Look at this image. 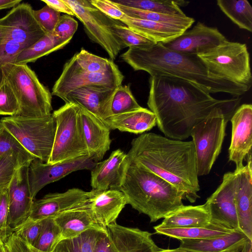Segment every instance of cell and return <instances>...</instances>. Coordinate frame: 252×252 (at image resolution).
Wrapping results in <instances>:
<instances>
[{"label": "cell", "mask_w": 252, "mask_h": 252, "mask_svg": "<svg viewBox=\"0 0 252 252\" xmlns=\"http://www.w3.org/2000/svg\"><path fill=\"white\" fill-rule=\"evenodd\" d=\"M240 97L218 99L195 85L168 76H150L147 105L165 137L187 139L194 127L217 109L234 112Z\"/></svg>", "instance_id": "cell-1"}, {"label": "cell", "mask_w": 252, "mask_h": 252, "mask_svg": "<svg viewBox=\"0 0 252 252\" xmlns=\"http://www.w3.org/2000/svg\"><path fill=\"white\" fill-rule=\"evenodd\" d=\"M131 163L166 181L194 203L200 190L196 155L192 140L171 139L154 133L134 138L127 154Z\"/></svg>", "instance_id": "cell-2"}, {"label": "cell", "mask_w": 252, "mask_h": 252, "mask_svg": "<svg viewBox=\"0 0 252 252\" xmlns=\"http://www.w3.org/2000/svg\"><path fill=\"white\" fill-rule=\"evenodd\" d=\"M121 58L134 70L147 72L150 76L178 78L209 94L224 93L240 97L250 90L211 73L197 56L170 50L159 43L146 49L128 48Z\"/></svg>", "instance_id": "cell-3"}, {"label": "cell", "mask_w": 252, "mask_h": 252, "mask_svg": "<svg viewBox=\"0 0 252 252\" xmlns=\"http://www.w3.org/2000/svg\"><path fill=\"white\" fill-rule=\"evenodd\" d=\"M127 204L147 216L151 222L165 218L184 205L182 192L158 176L132 163L117 189Z\"/></svg>", "instance_id": "cell-4"}, {"label": "cell", "mask_w": 252, "mask_h": 252, "mask_svg": "<svg viewBox=\"0 0 252 252\" xmlns=\"http://www.w3.org/2000/svg\"><path fill=\"white\" fill-rule=\"evenodd\" d=\"M2 71L18 102L16 116L43 117L52 114V94L28 64L7 63Z\"/></svg>", "instance_id": "cell-5"}, {"label": "cell", "mask_w": 252, "mask_h": 252, "mask_svg": "<svg viewBox=\"0 0 252 252\" xmlns=\"http://www.w3.org/2000/svg\"><path fill=\"white\" fill-rule=\"evenodd\" d=\"M52 114L55 119L56 127L47 163H61L88 156L80 107L73 103H65Z\"/></svg>", "instance_id": "cell-6"}, {"label": "cell", "mask_w": 252, "mask_h": 252, "mask_svg": "<svg viewBox=\"0 0 252 252\" xmlns=\"http://www.w3.org/2000/svg\"><path fill=\"white\" fill-rule=\"evenodd\" d=\"M0 126L7 129L35 158L47 163L56 127L52 114L43 117H4L0 120Z\"/></svg>", "instance_id": "cell-7"}, {"label": "cell", "mask_w": 252, "mask_h": 252, "mask_svg": "<svg viewBox=\"0 0 252 252\" xmlns=\"http://www.w3.org/2000/svg\"><path fill=\"white\" fill-rule=\"evenodd\" d=\"M234 112L216 109L193 128L190 136L195 148L198 176L210 173L221 152L226 125Z\"/></svg>", "instance_id": "cell-8"}, {"label": "cell", "mask_w": 252, "mask_h": 252, "mask_svg": "<svg viewBox=\"0 0 252 252\" xmlns=\"http://www.w3.org/2000/svg\"><path fill=\"white\" fill-rule=\"evenodd\" d=\"M197 56L211 73L251 88L252 75L246 44L226 39L209 52Z\"/></svg>", "instance_id": "cell-9"}, {"label": "cell", "mask_w": 252, "mask_h": 252, "mask_svg": "<svg viewBox=\"0 0 252 252\" xmlns=\"http://www.w3.org/2000/svg\"><path fill=\"white\" fill-rule=\"evenodd\" d=\"M72 10L75 16L83 24L89 38L99 45L112 61L124 48L121 40L111 30L113 24L120 22L106 16L87 0H63Z\"/></svg>", "instance_id": "cell-10"}, {"label": "cell", "mask_w": 252, "mask_h": 252, "mask_svg": "<svg viewBox=\"0 0 252 252\" xmlns=\"http://www.w3.org/2000/svg\"><path fill=\"white\" fill-rule=\"evenodd\" d=\"M124 79V76L118 67L105 72H90L81 69L70 59L64 64L51 94L62 99L69 92L82 87L99 86L117 88L122 85Z\"/></svg>", "instance_id": "cell-11"}, {"label": "cell", "mask_w": 252, "mask_h": 252, "mask_svg": "<svg viewBox=\"0 0 252 252\" xmlns=\"http://www.w3.org/2000/svg\"><path fill=\"white\" fill-rule=\"evenodd\" d=\"M97 162L89 155L61 163H44L38 158L29 166L28 179L32 197L45 186L57 181L69 174L79 170H92Z\"/></svg>", "instance_id": "cell-12"}, {"label": "cell", "mask_w": 252, "mask_h": 252, "mask_svg": "<svg viewBox=\"0 0 252 252\" xmlns=\"http://www.w3.org/2000/svg\"><path fill=\"white\" fill-rule=\"evenodd\" d=\"M235 172L225 173L220 185L205 203L211 221L233 230H240L235 201Z\"/></svg>", "instance_id": "cell-13"}, {"label": "cell", "mask_w": 252, "mask_h": 252, "mask_svg": "<svg viewBox=\"0 0 252 252\" xmlns=\"http://www.w3.org/2000/svg\"><path fill=\"white\" fill-rule=\"evenodd\" d=\"M33 10L31 4L22 2L0 18V23L9 30L7 40L27 48L46 33L35 18Z\"/></svg>", "instance_id": "cell-14"}, {"label": "cell", "mask_w": 252, "mask_h": 252, "mask_svg": "<svg viewBox=\"0 0 252 252\" xmlns=\"http://www.w3.org/2000/svg\"><path fill=\"white\" fill-rule=\"evenodd\" d=\"M226 39L218 28L198 22L177 37L161 44L176 52L198 56L209 52Z\"/></svg>", "instance_id": "cell-15"}, {"label": "cell", "mask_w": 252, "mask_h": 252, "mask_svg": "<svg viewBox=\"0 0 252 252\" xmlns=\"http://www.w3.org/2000/svg\"><path fill=\"white\" fill-rule=\"evenodd\" d=\"M230 121L232 130L229 160L235 163V171H238L244 167V161L252 154V104H243L238 107Z\"/></svg>", "instance_id": "cell-16"}, {"label": "cell", "mask_w": 252, "mask_h": 252, "mask_svg": "<svg viewBox=\"0 0 252 252\" xmlns=\"http://www.w3.org/2000/svg\"><path fill=\"white\" fill-rule=\"evenodd\" d=\"M29 164L20 167L8 184L7 223L12 233L29 218L33 202L28 179Z\"/></svg>", "instance_id": "cell-17"}, {"label": "cell", "mask_w": 252, "mask_h": 252, "mask_svg": "<svg viewBox=\"0 0 252 252\" xmlns=\"http://www.w3.org/2000/svg\"><path fill=\"white\" fill-rule=\"evenodd\" d=\"M89 198V191L78 188L70 189L63 192L47 194L33 201L30 215L26 220L36 221L54 218L61 213L86 203Z\"/></svg>", "instance_id": "cell-18"}, {"label": "cell", "mask_w": 252, "mask_h": 252, "mask_svg": "<svg viewBox=\"0 0 252 252\" xmlns=\"http://www.w3.org/2000/svg\"><path fill=\"white\" fill-rule=\"evenodd\" d=\"M130 164L127 154L120 149L113 151L108 158L98 162L91 170L92 189H118L125 179Z\"/></svg>", "instance_id": "cell-19"}, {"label": "cell", "mask_w": 252, "mask_h": 252, "mask_svg": "<svg viewBox=\"0 0 252 252\" xmlns=\"http://www.w3.org/2000/svg\"><path fill=\"white\" fill-rule=\"evenodd\" d=\"M116 89L99 86L82 87L69 92L62 99L84 108L104 121L111 116V102Z\"/></svg>", "instance_id": "cell-20"}, {"label": "cell", "mask_w": 252, "mask_h": 252, "mask_svg": "<svg viewBox=\"0 0 252 252\" xmlns=\"http://www.w3.org/2000/svg\"><path fill=\"white\" fill-rule=\"evenodd\" d=\"M247 164L236 174L235 201L240 230L252 240V154Z\"/></svg>", "instance_id": "cell-21"}, {"label": "cell", "mask_w": 252, "mask_h": 252, "mask_svg": "<svg viewBox=\"0 0 252 252\" xmlns=\"http://www.w3.org/2000/svg\"><path fill=\"white\" fill-rule=\"evenodd\" d=\"M106 229L116 252H156L158 247L148 231L124 226L116 221Z\"/></svg>", "instance_id": "cell-22"}, {"label": "cell", "mask_w": 252, "mask_h": 252, "mask_svg": "<svg viewBox=\"0 0 252 252\" xmlns=\"http://www.w3.org/2000/svg\"><path fill=\"white\" fill-rule=\"evenodd\" d=\"M80 113L88 155L98 162L110 149L111 130L103 121L84 108L80 107Z\"/></svg>", "instance_id": "cell-23"}, {"label": "cell", "mask_w": 252, "mask_h": 252, "mask_svg": "<svg viewBox=\"0 0 252 252\" xmlns=\"http://www.w3.org/2000/svg\"><path fill=\"white\" fill-rule=\"evenodd\" d=\"M89 203L92 212L99 224L104 228L116 221L127 204L124 193L117 189L89 191Z\"/></svg>", "instance_id": "cell-24"}, {"label": "cell", "mask_w": 252, "mask_h": 252, "mask_svg": "<svg viewBox=\"0 0 252 252\" xmlns=\"http://www.w3.org/2000/svg\"><path fill=\"white\" fill-rule=\"evenodd\" d=\"M53 219L60 231V242L75 238L91 229L107 230L94 218L89 200L86 203L61 213Z\"/></svg>", "instance_id": "cell-25"}, {"label": "cell", "mask_w": 252, "mask_h": 252, "mask_svg": "<svg viewBox=\"0 0 252 252\" xmlns=\"http://www.w3.org/2000/svg\"><path fill=\"white\" fill-rule=\"evenodd\" d=\"M250 240L240 230L203 239L180 240L179 249L194 252H235Z\"/></svg>", "instance_id": "cell-26"}, {"label": "cell", "mask_w": 252, "mask_h": 252, "mask_svg": "<svg viewBox=\"0 0 252 252\" xmlns=\"http://www.w3.org/2000/svg\"><path fill=\"white\" fill-rule=\"evenodd\" d=\"M103 122L110 130L142 134L157 125V118L150 110L142 107L128 112L112 115Z\"/></svg>", "instance_id": "cell-27"}, {"label": "cell", "mask_w": 252, "mask_h": 252, "mask_svg": "<svg viewBox=\"0 0 252 252\" xmlns=\"http://www.w3.org/2000/svg\"><path fill=\"white\" fill-rule=\"evenodd\" d=\"M120 22L136 32L156 43L170 41L187 30L180 27L133 18L126 15Z\"/></svg>", "instance_id": "cell-28"}, {"label": "cell", "mask_w": 252, "mask_h": 252, "mask_svg": "<svg viewBox=\"0 0 252 252\" xmlns=\"http://www.w3.org/2000/svg\"><path fill=\"white\" fill-rule=\"evenodd\" d=\"M211 216L206 203L203 205H183L165 218L159 228H183L205 226L211 222Z\"/></svg>", "instance_id": "cell-29"}, {"label": "cell", "mask_w": 252, "mask_h": 252, "mask_svg": "<svg viewBox=\"0 0 252 252\" xmlns=\"http://www.w3.org/2000/svg\"><path fill=\"white\" fill-rule=\"evenodd\" d=\"M154 229L157 234L164 235L179 240L211 238L235 231L212 221L202 226L164 228L155 226Z\"/></svg>", "instance_id": "cell-30"}, {"label": "cell", "mask_w": 252, "mask_h": 252, "mask_svg": "<svg viewBox=\"0 0 252 252\" xmlns=\"http://www.w3.org/2000/svg\"><path fill=\"white\" fill-rule=\"evenodd\" d=\"M70 40H63L53 32L46 33L34 44L23 49L17 56L15 63L28 64L39 58L63 48Z\"/></svg>", "instance_id": "cell-31"}, {"label": "cell", "mask_w": 252, "mask_h": 252, "mask_svg": "<svg viewBox=\"0 0 252 252\" xmlns=\"http://www.w3.org/2000/svg\"><path fill=\"white\" fill-rule=\"evenodd\" d=\"M221 11L242 29L252 32V7L247 0H218Z\"/></svg>", "instance_id": "cell-32"}, {"label": "cell", "mask_w": 252, "mask_h": 252, "mask_svg": "<svg viewBox=\"0 0 252 252\" xmlns=\"http://www.w3.org/2000/svg\"><path fill=\"white\" fill-rule=\"evenodd\" d=\"M116 4L126 15L133 18L174 25L182 27L186 30L190 28L195 22L193 18L187 16H177L167 15L142 10L117 3Z\"/></svg>", "instance_id": "cell-33"}, {"label": "cell", "mask_w": 252, "mask_h": 252, "mask_svg": "<svg viewBox=\"0 0 252 252\" xmlns=\"http://www.w3.org/2000/svg\"><path fill=\"white\" fill-rule=\"evenodd\" d=\"M115 3L142 10L177 16H187L176 0H117Z\"/></svg>", "instance_id": "cell-34"}, {"label": "cell", "mask_w": 252, "mask_h": 252, "mask_svg": "<svg viewBox=\"0 0 252 252\" xmlns=\"http://www.w3.org/2000/svg\"><path fill=\"white\" fill-rule=\"evenodd\" d=\"M100 231L102 230L91 229L75 238L61 241L52 252H94L97 237Z\"/></svg>", "instance_id": "cell-35"}, {"label": "cell", "mask_w": 252, "mask_h": 252, "mask_svg": "<svg viewBox=\"0 0 252 252\" xmlns=\"http://www.w3.org/2000/svg\"><path fill=\"white\" fill-rule=\"evenodd\" d=\"M82 70L90 72H105L117 67L113 61L82 49L71 58Z\"/></svg>", "instance_id": "cell-36"}, {"label": "cell", "mask_w": 252, "mask_h": 252, "mask_svg": "<svg viewBox=\"0 0 252 252\" xmlns=\"http://www.w3.org/2000/svg\"><path fill=\"white\" fill-rule=\"evenodd\" d=\"M32 160L15 151L2 156L0 158V188L8 185L17 170L24 165L30 164Z\"/></svg>", "instance_id": "cell-37"}, {"label": "cell", "mask_w": 252, "mask_h": 252, "mask_svg": "<svg viewBox=\"0 0 252 252\" xmlns=\"http://www.w3.org/2000/svg\"><path fill=\"white\" fill-rule=\"evenodd\" d=\"M141 107L132 94L129 84L121 85L116 89L111 102V116L128 112Z\"/></svg>", "instance_id": "cell-38"}, {"label": "cell", "mask_w": 252, "mask_h": 252, "mask_svg": "<svg viewBox=\"0 0 252 252\" xmlns=\"http://www.w3.org/2000/svg\"><path fill=\"white\" fill-rule=\"evenodd\" d=\"M111 29L126 47L146 49L157 44L132 30L121 22L113 24Z\"/></svg>", "instance_id": "cell-39"}, {"label": "cell", "mask_w": 252, "mask_h": 252, "mask_svg": "<svg viewBox=\"0 0 252 252\" xmlns=\"http://www.w3.org/2000/svg\"><path fill=\"white\" fill-rule=\"evenodd\" d=\"M60 231L53 218L46 219L34 247L43 252H52L60 242Z\"/></svg>", "instance_id": "cell-40"}, {"label": "cell", "mask_w": 252, "mask_h": 252, "mask_svg": "<svg viewBox=\"0 0 252 252\" xmlns=\"http://www.w3.org/2000/svg\"><path fill=\"white\" fill-rule=\"evenodd\" d=\"M18 110L17 98L4 78L0 86V115L16 116Z\"/></svg>", "instance_id": "cell-41"}, {"label": "cell", "mask_w": 252, "mask_h": 252, "mask_svg": "<svg viewBox=\"0 0 252 252\" xmlns=\"http://www.w3.org/2000/svg\"><path fill=\"white\" fill-rule=\"evenodd\" d=\"M43 220L36 221L26 220L15 228L13 230V233L22 240L34 247L41 232Z\"/></svg>", "instance_id": "cell-42"}, {"label": "cell", "mask_w": 252, "mask_h": 252, "mask_svg": "<svg viewBox=\"0 0 252 252\" xmlns=\"http://www.w3.org/2000/svg\"><path fill=\"white\" fill-rule=\"evenodd\" d=\"M10 151L16 152L32 159L36 158L30 154L7 129L0 126V158Z\"/></svg>", "instance_id": "cell-43"}, {"label": "cell", "mask_w": 252, "mask_h": 252, "mask_svg": "<svg viewBox=\"0 0 252 252\" xmlns=\"http://www.w3.org/2000/svg\"><path fill=\"white\" fill-rule=\"evenodd\" d=\"M26 48L9 40L0 43V86L4 79L2 71L4 65L7 63H14L18 54Z\"/></svg>", "instance_id": "cell-44"}, {"label": "cell", "mask_w": 252, "mask_h": 252, "mask_svg": "<svg viewBox=\"0 0 252 252\" xmlns=\"http://www.w3.org/2000/svg\"><path fill=\"white\" fill-rule=\"evenodd\" d=\"M35 18L46 33L54 30L61 17V13L47 5L40 9L33 10Z\"/></svg>", "instance_id": "cell-45"}, {"label": "cell", "mask_w": 252, "mask_h": 252, "mask_svg": "<svg viewBox=\"0 0 252 252\" xmlns=\"http://www.w3.org/2000/svg\"><path fill=\"white\" fill-rule=\"evenodd\" d=\"M8 185L0 188V240L3 243L12 233L8 223Z\"/></svg>", "instance_id": "cell-46"}, {"label": "cell", "mask_w": 252, "mask_h": 252, "mask_svg": "<svg viewBox=\"0 0 252 252\" xmlns=\"http://www.w3.org/2000/svg\"><path fill=\"white\" fill-rule=\"evenodd\" d=\"M78 25L77 21L71 16L62 15L52 32L62 40H71Z\"/></svg>", "instance_id": "cell-47"}, {"label": "cell", "mask_w": 252, "mask_h": 252, "mask_svg": "<svg viewBox=\"0 0 252 252\" xmlns=\"http://www.w3.org/2000/svg\"><path fill=\"white\" fill-rule=\"evenodd\" d=\"M89 1L94 7L113 20L120 21L125 15L113 0H90Z\"/></svg>", "instance_id": "cell-48"}, {"label": "cell", "mask_w": 252, "mask_h": 252, "mask_svg": "<svg viewBox=\"0 0 252 252\" xmlns=\"http://www.w3.org/2000/svg\"><path fill=\"white\" fill-rule=\"evenodd\" d=\"M3 246L4 252H43L22 240L14 233L3 243Z\"/></svg>", "instance_id": "cell-49"}, {"label": "cell", "mask_w": 252, "mask_h": 252, "mask_svg": "<svg viewBox=\"0 0 252 252\" xmlns=\"http://www.w3.org/2000/svg\"><path fill=\"white\" fill-rule=\"evenodd\" d=\"M94 252H116L107 231H100L98 234Z\"/></svg>", "instance_id": "cell-50"}, {"label": "cell", "mask_w": 252, "mask_h": 252, "mask_svg": "<svg viewBox=\"0 0 252 252\" xmlns=\"http://www.w3.org/2000/svg\"><path fill=\"white\" fill-rule=\"evenodd\" d=\"M46 5L59 13L75 16V15L69 6L63 0H42Z\"/></svg>", "instance_id": "cell-51"}, {"label": "cell", "mask_w": 252, "mask_h": 252, "mask_svg": "<svg viewBox=\"0 0 252 252\" xmlns=\"http://www.w3.org/2000/svg\"><path fill=\"white\" fill-rule=\"evenodd\" d=\"M22 1V0H0V10L13 8Z\"/></svg>", "instance_id": "cell-52"}, {"label": "cell", "mask_w": 252, "mask_h": 252, "mask_svg": "<svg viewBox=\"0 0 252 252\" xmlns=\"http://www.w3.org/2000/svg\"><path fill=\"white\" fill-rule=\"evenodd\" d=\"M9 30L0 23V43L7 40Z\"/></svg>", "instance_id": "cell-53"}, {"label": "cell", "mask_w": 252, "mask_h": 252, "mask_svg": "<svg viewBox=\"0 0 252 252\" xmlns=\"http://www.w3.org/2000/svg\"><path fill=\"white\" fill-rule=\"evenodd\" d=\"M235 252H252V241H249Z\"/></svg>", "instance_id": "cell-54"}, {"label": "cell", "mask_w": 252, "mask_h": 252, "mask_svg": "<svg viewBox=\"0 0 252 252\" xmlns=\"http://www.w3.org/2000/svg\"><path fill=\"white\" fill-rule=\"evenodd\" d=\"M156 252H194L189 250L179 249V248L174 249H163L158 247Z\"/></svg>", "instance_id": "cell-55"}, {"label": "cell", "mask_w": 252, "mask_h": 252, "mask_svg": "<svg viewBox=\"0 0 252 252\" xmlns=\"http://www.w3.org/2000/svg\"><path fill=\"white\" fill-rule=\"evenodd\" d=\"M0 252H4L3 246V243L0 244Z\"/></svg>", "instance_id": "cell-56"}, {"label": "cell", "mask_w": 252, "mask_h": 252, "mask_svg": "<svg viewBox=\"0 0 252 252\" xmlns=\"http://www.w3.org/2000/svg\"><path fill=\"white\" fill-rule=\"evenodd\" d=\"M1 243H2V242H0V244H1Z\"/></svg>", "instance_id": "cell-57"}, {"label": "cell", "mask_w": 252, "mask_h": 252, "mask_svg": "<svg viewBox=\"0 0 252 252\" xmlns=\"http://www.w3.org/2000/svg\"><path fill=\"white\" fill-rule=\"evenodd\" d=\"M0 242H1L0 240Z\"/></svg>", "instance_id": "cell-58"}]
</instances>
